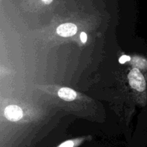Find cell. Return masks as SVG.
Masks as SVG:
<instances>
[{
    "label": "cell",
    "mask_w": 147,
    "mask_h": 147,
    "mask_svg": "<svg viewBox=\"0 0 147 147\" xmlns=\"http://www.w3.org/2000/svg\"><path fill=\"white\" fill-rule=\"evenodd\" d=\"M59 97L66 101H73L77 98V92L72 89L63 87L59 90Z\"/></svg>",
    "instance_id": "cell-4"
},
{
    "label": "cell",
    "mask_w": 147,
    "mask_h": 147,
    "mask_svg": "<svg viewBox=\"0 0 147 147\" xmlns=\"http://www.w3.org/2000/svg\"><path fill=\"white\" fill-rule=\"evenodd\" d=\"M80 38H81V40L82 43H86V42H87V34L84 32H82L81 35H80Z\"/></svg>",
    "instance_id": "cell-8"
},
{
    "label": "cell",
    "mask_w": 147,
    "mask_h": 147,
    "mask_svg": "<svg viewBox=\"0 0 147 147\" xmlns=\"http://www.w3.org/2000/svg\"><path fill=\"white\" fill-rule=\"evenodd\" d=\"M5 115L10 121H18L23 116L22 110L17 105H9L5 108Z\"/></svg>",
    "instance_id": "cell-2"
},
{
    "label": "cell",
    "mask_w": 147,
    "mask_h": 147,
    "mask_svg": "<svg viewBox=\"0 0 147 147\" xmlns=\"http://www.w3.org/2000/svg\"><path fill=\"white\" fill-rule=\"evenodd\" d=\"M74 142L72 141H65L64 143L61 144L59 147H73Z\"/></svg>",
    "instance_id": "cell-6"
},
{
    "label": "cell",
    "mask_w": 147,
    "mask_h": 147,
    "mask_svg": "<svg viewBox=\"0 0 147 147\" xmlns=\"http://www.w3.org/2000/svg\"><path fill=\"white\" fill-rule=\"evenodd\" d=\"M77 28L73 23H65L59 25L56 32L58 35L62 37H70L77 33Z\"/></svg>",
    "instance_id": "cell-3"
},
{
    "label": "cell",
    "mask_w": 147,
    "mask_h": 147,
    "mask_svg": "<svg viewBox=\"0 0 147 147\" xmlns=\"http://www.w3.org/2000/svg\"><path fill=\"white\" fill-rule=\"evenodd\" d=\"M42 2H44L46 5H49V4H51L53 2V0H42Z\"/></svg>",
    "instance_id": "cell-9"
},
{
    "label": "cell",
    "mask_w": 147,
    "mask_h": 147,
    "mask_svg": "<svg viewBox=\"0 0 147 147\" xmlns=\"http://www.w3.org/2000/svg\"><path fill=\"white\" fill-rule=\"evenodd\" d=\"M132 64L134 68L140 70H147V61L141 57H134L132 59Z\"/></svg>",
    "instance_id": "cell-5"
},
{
    "label": "cell",
    "mask_w": 147,
    "mask_h": 147,
    "mask_svg": "<svg viewBox=\"0 0 147 147\" xmlns=\"http://www.w3.org/2000/svg\"><path fill=\"white\" fill-rule=\"evenodd\" d=\"M129 84L134 90L138 92H144L146 89V81L141 70L134 68L128 75Z\"/></svg>",
    "instance_id": "cell-1"
},
{
    "label": "cell",
    "mask_w": 147,
    "mask_h": 147,
    "mask_svg": "<svg viewBox=\"0 0 147 147\" xmlns=\"http://www.w3.org/2000/svg\"><path fill=\"white\" fill-rule=\"evenodd\" d=\"M128 61H131V57L128 56H123L119 59V62L121 63H125Z\"/></svg>",
    "instance_id": "cell-7"
}]
</instances>
